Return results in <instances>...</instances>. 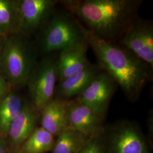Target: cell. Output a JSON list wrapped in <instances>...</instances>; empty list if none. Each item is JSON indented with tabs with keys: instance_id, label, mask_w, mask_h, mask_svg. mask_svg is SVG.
I'll use <instances>...</instances> for the list:
<instances>
[{
	"instance_id": "2e32d148",
	"label": "cell",
	"mask_w": 153,
	"mask_h": 153,
	"mask_svg": "<svg viewBox=\"0 0 153 153\" xmlns=\"http://www.w3.org/2000/svg\"><path fill=\"white\" fill-rule=\"evenodd\" d=\"M56 137L52 153H78L90 139L69 127Z\"/></svg>"
},
{
	"instance_id": "30bf717a",
	"label": "cell",
	"mask_w": 153,
	"mask_h": 153,
	"mask_svg": "<svg viewBox=\"0 0 153 153\" xmlns=\"http://www.w3.org/2000/svg\"><path fill=\"white\" fill-rule=\"evenodd\" d=\"M69 127L90 138L104 131L105 117L99 115L76 99L69 100Z\"/></svg>"
},
{
	"instance_id": "d6986e66",
	"label": "cell",
	"mask_w": 153,
	"mask_h": 153,
	"mask_svg": "<svg viewBox=\"0 0 153 153\" xmlns=\"http://www.w3.org/2000/svg\"><path fill=\"white\" fill-rule=\"evenodd\" d=\"M78 153H107L105 128L98 136L90 138Z\"/></svg>"
},
{
	"instance_id": "7a4b0ae2",
	"label": "cell",
	"mask_w": 153,
	"mask_h": 153,
	"mask_svg": "<svg viewBox=\"0 0 153 153\" xmlns=\"http://www.w3.org/2000/svg\"><path fill=\"white\" fill-rule=\"evenodd\" d=\"M85 33L99 65L113 78L126 98L136 102L150 81L153 69L120 45L99 38L86 28Z\"/></svg>"
},
{
	"instance_id": "6da1fadb",
	"label": "cell",
	"mask_w": 153,
	"mask_h": 153,
	"mask_svg": "<svg viewBox=\"0 0 153 153\" xmlns=\"http://www.w3.org/2000/svg\"><path fill=\"white\" fill-rule=\"evenodd\" d=\"M141 0L59 1L87 30L99 38L117 43L137 18Z\"/></svg>"
},
{
	"instance_id": "ffe728a7",
	"label": "cell",
	"mask_w": 153,
	"mask_h": 153,
	"mask_svg": "<svg viewBox=\"0 0 153 153\" xmlns=\"http://www.w3.org/2000/svg\"><path fill=\"white\" fill-rule=\"evenodd\" d=\"M8 83L5 76L0 71V102L9 93Z\"/></svg>"
},
{
	"instance_id": "9c48e42d",
	"label": "cell",
	"mask_w": 153,
	"mask_h": 153,
	"mask_svg": "<svg viewBox=\"0 0 153 153\" xmlns=\"http://www.w3.org/2000/svg\"><path fill=\"white\" fill-rule=\"evenodd\" d=\"M57 1H17L18 33L28 35L43 28L56 11Z\"/></svg>"
},
{
	"instance_id": "5bb4252c",
	"label": "cell",
	"mask_w": 153,
	"mask_h": 153,
	"mask_svg": "<svg viewBox=\"0 0 153 153\" xmlns=\"http://www.w3.org/2000/svg\"><path fill=\"white\" fill-rule=\"evenodd\" d=\"M102 69L98 64H91L82 71L60 81L56 88V97L66 100L76 98Z\"/></svg>"
},
{
	"instance_id": "7402d4cb",
	"label": "cell",
	"mask_w": 153,
	"mask_h": 153,
	"mask_svg": "<svg viewBox=\"0 0 153 153\" xmlns=\"http://www.w3.org/2000/svg\"><path fill=\"white\" fill-rule=\"evenodd\" d=\"M2 38H4V37H2V36H0V51H1V47H2Z\"/></svg>"
},
{
	"instance_id": "7c38bea8",
	"label": "cell",
	"mask_w": 153,
	"mask_h": 153,
	"mask_svg": "<svg viewBox=\"0 0 153 153\" xmlns=\"http://www.w3.org/2000/svg\"><path fill=\"white\" fill-rule=\"evenodd\" d=\"M88 48L86 39L59 52L56 65L59 82L82 71L91 64L88 59Z\"/></svg>"
},
{
	"instance_id": "4fadbf2b",
	"label": "cell",
	"mask_w": 153,
	"mask_h": 153,
	"mask_svg": "<svg viewBox=\"0 0 153 153\" xmlns=\"http://www.w3.org/2000/svg\"><path fill=\"white\" fill-rule=\"evenodd\" d=\"M68 103L69 100L56 97L40 112L41 127L55 137L69 127Z\"/></svg>"
},
{
	"instance_id": "277c9868",
	"label": "cell",
	"mask_w": 153,
	"mask_h": 153,
	"mask_svg": "<svg viewBox=\"0 0 153 153\" xmlns=\"http://www.w3.org/2000/svg\"><path fill=\"white\" fill-rule=\"evenodd\" d=\"M36 64L33 48L23 36L6 39L0 51V71L8 82L16 86L27 85Z\"/></svg>"
},
{
	"instance_id": "44dd1931",
	"label": "cell",
	"mask_w": 153,
	"mask_h": 153,
	"mask_svg": "<svg viewBox=\"0 0 153 153\" xmlns=\"http://www.w3.org/2000/svg\"><path fill=\"white\" fill-rule=\"evenodd\" d=\"M9 152L6 138L0 134V153H9Z\"/></svg>"
},
{
	"instance_id": "9a60e30c",
	"label": "cell",
	"mask_w": 153,
	"mask_h": 153,
	"mask_svg": "<svg viewBox=\"0 0 153 153\" xmlns=\"http://www.w3.org/2000/svg\"><path fill=\"white\" fill-rule=\"evenodd\" d=\"M25 102L16 93L9 92L0 102V134L6 138L12 123L20 114Z\"/></svg>"
},
{
	"instance_id": "52a82bcc",
	"label": "cell",
	"mask_w": 153,
	"mask_h": 153,
	"mask_svg": "<svg viewBox=\"0 0 153 153\" xmlns=\"http://www.w3.org/2000/svg\"><path fill=\"white\" fill-rule=\"evenodd\" d=\"M117 44L123 46L153 69V25L139 16Z\"/></svg>"
},
{
	"instance_id": "5b68a950",
	"label": "cell",
	"mask_w": 153,
	"mask_h": 153,
	"mask_svg": "<svg viewBox=\"0 0 153 153\" xmlns=\"http://www.w3.org/2000/svg\"><path fill=\"white\" fill-rule=\"evenodd\" d=\"M57 55H47L37 62L27 83L31 103L39 112L55 97L58 81Z\"/></svg>"
},
{
	"instance_id": "603a6c76",
	"label": "cell",
	"mask_w": 153,
	"mask_h": 153,
	"mask_svg": "<svg viewBox=\"0 0 153 153\" xmlns=\"http://www.w3.org/2000/svg\"><path fill=\"white\" fill-rule=\"evenodd\" d=\"M9 153H10V152H9Z\"/></svg>"
},
{
	"instance_id": "8fae6325",
	"label": "cell",
	"mask_w": 153,
	"mask_h": 153,
	"mask_svg": "<svg viewBox=\"0 0 153 153\" xmlns=\"http://www.w3.org/2000/svg\"><path fill=\"white\" fill-rule=\"evenodd\" d=\"M40 118V112L31 102H25L20 114L12 123L6 139L9 152L18 153L20 148L34 130Z\"/></svg>"
},
{
	"instance_id": "3957f363",
	"label": "cell",
	"mask_w": 153,
	"mask_h": 153,
	"mask_svg": "<svg viewBox=\"0 0 153 153\" xmlns=\"http://www.w3.org/2000/svg\"><path fill=\"white\" fill-rule=\"evenodd\" d=\"M40 33L39 45L45 55L54 53L86 39L85 27L69 12H56Z\"/></svg>"
},
{
	"instance_id": "e0dca14e",
	"label": "cell",
	"mask_w": 153,
	"mask_h": 153,
	"mask_svg": "<svg viewBox=\"0 0 153 153\" xmlns=\"http://www.w3.org/2000/svg\"><path fill=\"white\" fill-rule=\"evenodd\" d=\"M55 137L42 127H37L23 143L18 153H46L52 151Z\"/></svg>"
},
{
	"instance_id": "ba28073f",
	"label": "cell",
	"mask_w": 153,
	"mask_h": 153,
	"mask_svg": "<svg viewBox=\"0 0 153 153\" xmlns=\"http://www.w3.org/2000/svg\"><path fill=\"white\" fill-rule=\"evenodd\" d=\"M117 86L113 78L102 69L75 99L97 114L105 117Z\"/></svg>"
},
{
	"instance_id": "ac0fdd59",
	"label": "cell",
	"mask_w": 153,
	"mask_h": 153,
	"mask_svg": "<svg viewBox=\"0 0 153 153\" xmlns=\"http://www.w3.org/2000/svg\"><path fill=\"white\" fill-rule=\"evenodd\" d=\"M18 33L17 1L0 0V36Z\"/></svg>"
},
{
	"instance_id": "8992f818",
	"label": "cell",
	"mask_w": 153,
	"mask_h": 153,
	"mask_svg": "<svg viewBox=\"0 0 153 153\" xmlns=\"http://www.w3.org/2000/svg\"><path fill=\"white\" fill-rule=\"evenodd\" d=\"M107 153H150L148 143L137 123L117 121L105 126Z\"/></svg>"
}]
</instances>
